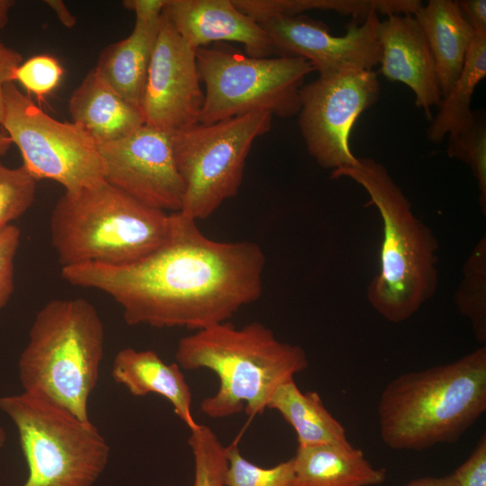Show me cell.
Listing matches in <instances>:
<instances>
[{
	"label": "cell",
	"instance_id": "cell-1",
	"mask_svg": "<svg viewBox=\"0 0 486 486\" xmlns=\"http://www.w3.org/2000/svg\"><path fill=\"white\" fill-rule=\"evenodd\" d=\"M266 263L257 243L213 240L196 220L172 212L167 238L144 257L122 266L61 267V275L111 296L129 325L196 331L228 321L256 302Z\"/></svg>",
	"mask_w": 486,
	"mask_h": 486
},
{
	"label": "cell",
	"instance_id": "cell-2",
	"mask_svg": "<svg viewBox=\"0 0 486 486\" xmlns=\"http://www.w3.org/2000/svg\"><path fill=\"white\" fill-rule=\"evenodd\" d=\"M176 364L186 370L209 369L219 388L202 400L201 411L212 418L240 413L255 416L267 409L281 384L304 371V349L279 340L261 322L237 328L229 320L194 331L178 340Z\"/></svg>",
	"mask_w": 486,
	"mask_h": 486
},
{
	"label": "cell",
	"instance_id": "cell-3",
	"mask_svg": "<svg viewBox=\"0 0 486 486\" xmlns=\"http://www.w3.org/2000/svg\"><path fill=\"white\" fill-rule=\"evenodd\" d=\"M377 411L382 440L392 449L454 443L486 411V346L399 375L383 388Z\"/></svg>",
	"mask_w": 486,
	"mask_h": 486
},
{
	"label": "cell",
	"instance_id": "cell-4",
	"mask_svg": "<svg viewBox=\"0 0 486 486\" xmlns=\"http://www.w3.org/2000/svg\"><path fill=\"white\" fill-rule=\"evenodd\" d=\"M342 177L364 188L382 221L380 270L367 289L368 301L386 320L405 321L437 287L436 238L416 217L410 200L382 164L361 158L357 166L331 172V178Z\"/></svg>",
	"mask_w": 486,
	"mask_h": 486
},
{
	"label": "cell",
	"instance_id": "cell-5",
	"mask_svg": "<svg viewBox=\"0 0 486 486\" xmlns=\"http://www.w3.org/2000/svg\"><path fill=\"white\" fill-rule=\"evenodd\" d=\"M104 329L93 304L56 299L36 314L18 361L23 392L91 422L89 398L104 356Z\"/></svg>",
	"mask_w": 486,
	"mask_h": 486
},
{
	"label": "cell",
	"instance_id": "cell-6",
	"mask_svg": "<svg viewBox=\"0 0 486 486\" xmlns=\"http://www.w3.org/2000/svg\"><path fill=\"white\" fill-rule=\"evenodd\" d=\"M172 212L150 207L107 181L65 192L50 215V238L61 267L122 266L148 255L167 238Z\"/></svg>",
	"mask_w": 486,
	"mask_h": 486
},
{
	"label": "cell",
	"instance_id": "cell-7",
	"mask_svg": "<svg viewBox=\"0 0 486 486\" xmlns=\"http://www.w3.org/2000/svg\"><path fill=\"white\" fill-rule=\"evenodd\" d=\"M0 410L28 465L22 486H93L104 471L110 446L92 422L25 392L0 397Z\"/></svg>",
	"mask_w": 486,
	"mask_h": 486
},
{
	"label": "cell",
	"instance_id": "cell-8",
	"mask_svg": "<svg viewBox=\"0 0 486 486\" xmlns=\"http://www.w3.org/2000/svg\"><path fill=\"white\" fill-rule=\"evenodd\" d=\"M196 60L205 87L202 124L251 112L298 114L301 89L315 71L303 58H254L222 43L198 48Z\"/></svg>",
	"mask_w": 486,
	"mask_h": 486
},
{
	"label": "cell",
	"instance_id": "cell-9",
	"mask_svg": "<svg viewBox=\"0 0 486 486\" xmlns=\"http://www.w3.org/2000/svg\"><path fill=\"white\" fill-rule=\"evenodd\" d=\"M272 119L269 112H251L171 133L184 184L179 212L196 221L205 220L238 194L251 147L270 130Z\"/></svg>",
	"mask_w": 486,
	"mask_h": 486
},
{
	"label": "cell",
	"instance_id": "cell-10",
	"mask_svg": "<svg viewBox=\"0 0 486 486\" xmlns=\"http://www.w3.org/2000/svg\"><path fill=\"white\" fill-rule=\"evenodd\" d=\"M3 94L0 126L36 181L50 179L75 193L105 180L97 145L82 129L50 116L14 82L4 85Z\"/></svg>",
	"mask_w": 486,
	"mask_h": 486
},
{
	"label": "cell",
	"instance_id": "cell-11",
	"mask_svg": "<svg viewBox=\"0 0 486 486\" xmlns=\"http://www.w3.org/2000/svg\"><path fill=\"white\" fill-rule=\"evenodd\" d=\"M380 93L374 70L319 76L303 85L299 128L309 153L320 166L334 171L358 166L349 136L357 118L376 104Z\"/></svg>",
	"mask_w": 486,
	"mask_h": 486
},
{
	"label": "cell",
	"instance_id": "cell-12",
	"mask_svg": "<svg viewBox=\"0 0 486 486\" xmlns=\"http://www.w3.org/2000/svg\"><path fill=\"white\" fill-rule=\"evenodd\" d=\"M257 22L275 53L307 59L319 76L374 70L381 60L377 35L380 19L375 12L362 22L350 21L342 36L332 35L325 23L302 14L274 15Z\"/></svg>",
	"mask_w": 486,
	"mask_h": 486
},
{
	"label": "cell",
	"instance_id": "cell-13",
	"mask_svg": "<svg viewBox=\"0 0 486 486\" xmlns=\"http://www.w3.org/2000/svg\"><path fill=\"white\" fill-rule=\"evenodd\" d=\"M200 82L196 49L163 13L140 106L145 125L174 133L200 123L204 102Z\"/></svg>",
	"mask_w": 486,
	"mask_h": 486
},
{
	"label": "cell",
	"instance_id": "cell-14",
	"mask_svg": "<svg viewBox=\"0 0 486 486\" xmlns=\"http://www.w3.org/2000/svg\"><path fill=\"white\" fill-rule=\"evenodd\" d=\"M97 148L105 181L150 207L170 213L181 211L184 184L171 133L144 124L130 135Z\"/></svg>",
	"mask_w": 486,
	"mask_h": 486
},
{
	"label": "cell",
	"instance_id": "cell-15",
	"mask_svg": "<svg viewBox=\"0 0 486 486\" xmlns=\"http://www.w3.org/2000/svg\"><path fill=\"white\" fill-rule=\"evenodd\" d=\"M163 13L196 50L212 42L236 41L244 45L250 57L268 58L275 53L260 24L242 13L233 0H166Z\"/></svg>",
	"mask_w": 486,
	"mask_h": 486
},
{
	"label": "cell",
	"instance_id": "cell-16",
	"mask_svg": "<svg viewBox=\"0 0 486 486\" xmlns=\"http://www.w3.org/2000/svg\"><path fill=\"white\" fill-rule=\"evenodd\" d=\"M381 73L390 81L408 86L415 104L427 114L438 106L442 95L435 61L426 37L412 14H390L380 21Z\"/></svg>",
	"mask_w": 486,
	"mask_h": 486
},
{
	"label": "cell",
	"instance_id": "cell-17",
	"mask_svg": "<svg viewBox=\"0 0 486 486\" xmlns=\"http://www.w3.org/2000/svg\"><path fill=\"white\" fill-rule=\"evenodd\" d=\"M72 122L97 145L121 140L141 126V110L124 100L93 68L72 93Z\"/></svg>",
	"mask_w": 486,
	"mask_h": 486
},
{
	"label": "cell",
	"instance_id": "cell-18",
	"mask_svg": "<svg viewBox=\"0 0 486 486\" xmlns=\"http://www.w3.org/2000/svg\"><path fill=\"white\" fill-rule=\"evenodd\" d=\"M113 381L135 397L158 394L173 406L176 415L192 429V392L176 363L166 364L153 350L125 347L116 354L111 371Z\"/></svg>",
	"mask_w": 486,
	"mask_h": 486
},
{
	"label": "cell",
	"instance_id": "cell-19",
	"mask_svg": "<svg viewBox=\"0 0 486 486\" xmlns=\"http://www.w3.org/2000/svg\"><path fill=\"white\" fill-rule=\"evenodd\" d=\"M431 50L442 97L452 89L475 36L458 1L430 0L412 14Z\"/></svg>",
	"mask_w": 486,
	"mask_h": 486
},
{
	"label": "cell",
	"instance_id": "cell-20",
	"mask_svg": "<svg viewBox=\"0 0 486 486\" xmlns=\"http://www.w3.org/2000/svg\"><path fill=\"white\" fill-rule=\"evenodd\" d=\"M161 15L136 18L131 33L105 47L94 68L124 100L140 110Z\"/></svg>",
	"mask_w": 486,
	"mask_h": 486
},
{
	"label": "cell",
	"instance_id": "cell-21",
	"mask_svg": "<svg viewBox=\"0 0 486 486\" xmlns=\"http://www.w3.org/2000/svg\"><path fill=\"white\" fill-rule=\"evenodd\" d=\"M292 460L293 486H374L386 479L351 444L298 446Z\"/></svg>",
	"mask_w": 486,
	"mask_h": 486
},
{
	"label": "cell",
	"instance_id": "cell-22",
	"mask_svg": "<svg viewBox=\"0 0 486 486\" xmlns=\"http://www.w3.org/2000/svg\"><path fill=\"white\" fill-rule=\"evenodd\" d=\"M267 409L278 411L294 429L298 446L350 444L345 428L329 413L319 393L302 392L294 379L276 388Z\"/></svg>",
	"mask_w": 486,
	"mask_h": 486
},
{
	"label": "cell",
	"instance_id": "cell-23",
	"mask_svg": "<svg viewBox=\"0 0 486 486\" xmlns=\"http://www.w3.org/2000/svg\"><path fill=\"white\" fill-rule=\"evenodd\" d=\"M486 76V37L475 35L467 51L463 70L452 89L442 97L438 112L427 130L432 143L472 127L477 117L471 109L477 85Z\"/></svg>",
	"mask_w": 486,
	"mask_h": 486
},
{
	"label": "cell",
	"instance_id": "cell-24",
	"mask_svg": "<svg viewBox=\"0 0 486 486\" xmlns=\"http://www.w3.org/2000/svg\"><path fill=\"white\" fill-rule=\"evenodd\" d=\"M460 313L471 323L475 338L486 342V240L483 237L468 256L454 296Z\"/></svg>",
	"mask_w": 486,
	"mask_h": 486
},
{
	"label": "cell",
	"instance_id": "cell-25",
	"mask_svg": "<svg viewBox=\"0 0 486 486\" xmlns=\"http://www.w3.org/2000/svg\"><path fill=\"white\" fill-rule=\"evenodd\" d=\"M190 431L188 445L194 462L193 486H225L229 446L205 425L198 423Z\"/></svg>",
	"mask_w": 486,
	"mask_h": 486
},
{
	"label": "cell",
	"instance_id": "cell-26",
	"mask_svg": "<svg viewBox=\"0 0 486 486\" xmlns=\"http://www.w3.org/2000/svg\"><path fill=\"white\" fill-rule=\"evenodd\" d=\"M293 460L264 468L246 459L237 446H229L225 486H293Z\"/></svg>",
	"mask_w": 486,
	"mask_h": 486
},
{
	"label": "cell",
	"instance_id": "cell-27",
	"mask_svg": "<svg viewBox=\"0 0 486 486\" xmlns=\"http://www.w3.org/2000/svg\"><path fill=\"white\" fill-rule=\"evenodd\" d=\"M447 155L468 165L479 189L480 205L486 212V125L484 120L476 119L472 127L455 135L448 136Z\"/></svg>",
	"mask_w": 486,
	"mask_h": 486
},
{
	"label": "cell",
	"instance_id": "cell-28",
	"mask_svg": "<svg viewBox=\"0 0 486 486\" xmlns=\"http://www.w3.org/2000/svg\"><path fill=\"white\" fill-rule=\"evenodd\" d=\"M35 194L36 180L22 166L11 168L0 160V231L28 211Z\"/></svg>",
	"mask_w": 486,
	"mask_h": 486
},
{
	"label": "cell",
	"instance_id": "cell-29",
	"mask_svg": "<svg viewBox=\"0 0 486 486\" xmlns=\"http://www.w3.org/2000/svg\"><path fill=\"white\" fill-rule=\"evenodd\" d=\"M233 3L256 22L269 16H293L317 9L342 14H350L353 10L351 0H233Z\"/></svg>",
	"mask_w": 486,
	"mask_h": 486
},
{
	"label": "cell",
	"instance_id": "cell-30",
	"mask_svg": "<svg viewBox=\"0 0 486 486\" xmlns=\"http://www.w3.org/2000/svg\"><path fill=\"white\" fill-rule=\"evenodd\" d=\"M63 73L55 57L40 54L20 64L14 74V82H19L40 103L59 85Z\"/></svg>",
	"mask_w": 486,
	"mask_h": 486
},
{
	"label": "cell",
	"instance_id": "cell-31",
	"mask_svg": "<svg viewBox=\"0 0 486 486\" xmlns=\"http://www.w3.org/2000/svg\"><path fill=\"white\" fill-rule=\"evenodd\" d=\"M21 232L11 224L0 231V310L10 300L14 288V259Z\"/></svg>",
	"mask_w": 486,
	"mask_h": 486
},
{
	"label": "cell",
	"instance_id": "cell-32",
	"mask_svg": "<svg viewBox=\"0 0 486 486\" xmlns=\"http://www.w3.org/2000/svg\"><path fill=\"white\" fill-rule=\"evenodd\" d=\"M458 486H486V434L469 457L452 473Z\"/></svg>",
	"mask_w": 486,
	"mask_h": 486
},
{
	"label": "cell",
	"instance_id": "cell-33",
	"mask_svg": "<svg viewBox=\"0 0 486 486\" xmlns=\"http://www.w3.org/2000/svg\"><path fill=\"white\" fill-rule=\"evenodd\" d=\"M22 62V55L0 41V122L3 113L4 86L14 82V74Z\"/></svg>",
	"mask_w": 486,
	"mask_h": 486
},
{
	"label": "cell",
	"instance_id": "cell-34",
	"mask_svg": "<svg viewBox=\"0 0 486 486\" xmlns=\"http://www.w3.org/2000/svg\"><path fill=\"white\" fill-rule=\"evenodd\" d=\"M458 4L474 34L486 37V1L462 0Z\"/></svg>",
	"mask_w": 486,
	"mask_h": 486
},
{
	"label": "cell",
	"instance_id": "cell-35",
	"mask_svg": "<svg viewBox=\"0 0 486 486\" xmlns=\"http://www.w3.org/2000/svg\"><path fill=\"white\" fill-rule=\"evenodd\" d=\"M166 0H125L122 5L134 12L135 18L159 17L165 8Z\"/></svg>",
	"mask_w": 486,
	"mask_h": 486
},
{
	"label": "cell",
	"instance_id": "cell-36",
	"mask_svg": "<svg viewBox=\"0 0 486 486\" xmlns=\"http://www.w3.org/2000/svg\"><path fill=\"white\" fill-rule=\"evenodd\" d=\"M46 4L56 14L59 22L67 28H73L76 18L70 13L61 0H46Z\"/></svg>",
	"mask_w": 486,
	"mask_h": 486
},
{
	"label": "cell",
	"instance_id": "cell-37",
	"mask_svg": "<svg viewBox=\"0 0 486 486\" xmlns=\"http://www.w3.org/2000/svg\"><path fill=\"white\" fill-rule=\"evenodd\" d=\"M405 486H458L453 474L443 477H422L408 482Z\"/></svg>",
	"mask_w": 486,
	"mask_h": 486
},
{
	"label": "cell",
	"instance_id": "cell-38",
	"mask_svg": "<svg viewBox=\"0 0 486 486\" xmlns=\"http://www.w3.org/2000/svg\"><path fill=\"white\" fill-rule=\"evenodd\" d=\"M14 4L13 0H0V30L7 23L9 11Z\"/></svg>",
	"mask_w": 486,
	"mask_h": 486
},
{
	"label": "cell",
	"instance_id": "cell-39",
	"mask_svg": "<svg viewBox=\"0 0 486 486\" xmlns=\"http://www.w3.org/2000/svg\"><path fill=\"white\" fill-rule=\"evenodd\" d=\"M13 142L9 136L3 130L0 131V158L11 148Z\"/></svg>",
	"mask_w": 486,
	"mask_h": 486
},
{
	"label": "cell",
	"instance_id": "cell-40",
	"mask_svg": "<svg viewBox=\"0 0 486 486\" xmlns=\"http://www.w3.org/2000/svg\"><path fill=\"white\" fill-rule=\"evenodd\" d=\"M6 442V433L4 429L0 426V448H2Z\"/></svg>",
	"mask_w": 486,
	"mask_h": 486
}]
</instances>
